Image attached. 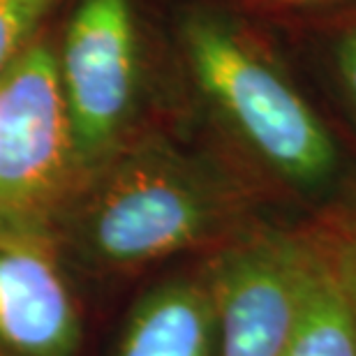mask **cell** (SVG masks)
<instances>
[{
  "label": "cell",
  "instance_id": "cell-9",
  "mask_svg": "<svg viewBox=\"0 0 356 356\" xmlns=\"http://www.w3.org/2000/svg\"><path fill=\"white\" fill-rule=\"evenodd\" d=\"M58 0H0V74L31 44V35Z\"/></svg>",
  "mask_w": 356,
  "mask_h": 356
},
{
  "label": "cell",
  "instance_id": "cell-1",
  "mask_svg": "<svg viewBox=\"0 0 356 356\" xmlns=\"http://www.w3.org/2000/svg\"><path fill=\"white\" fill-rule=\"evenodd\" d=\"M183 47L204 97L284 183L319 190L338 172V144L305 97L243 31L213 12L183 21Z\"/></svg>",
  "mask_w": 356,
  "mask_h": 356
},
{
  "label": "cell",
  "instance_id": "cell-5",
  "mask_svg": "<svg viewBox=\"0 0 356 356\" xmlns=\"http://www.w3.org/2000/svg\"><path fill=\"white\" fill-rule=\"evenodd\" d=\"M74 158L58 56L31 42L0 74V211L54 195Z\"/></svg>",
  "mask_w": 356,
  "mask_h": 356
},
{
  "label": "cell",
  "instance_id": "cell-7",
  "mask_svg": "<svg viewBox=\"0 0 356 356\" xmlns=\"http://www.w3.org/2000/svg\"><path fill=\"white\" fill-rule=\"evenodd\" d=\"M218 336L216 298L206 280H172L132 310L118 356H213Z\"/></svg>",
  "mask_w": 356,
  "mask_h": 356
},
{
  "label": "cell",
  "instance_id": "cell-11",
  "mask_svg": "<svg viewBox=\"0 0 356 356\" xmlns=\"http://www.w3.org/2000/svg\"><path fill=\"white\" fill-rule=\"evenodd\" d=\"M336 65L340 86L345 90V99L350 104L352 118L356 120V28H350L340 38L336 49Z\"/></svg>",
  "mask_w": 356,
  "mask_h": 356
},
{
  "label": "cell",
  "instance_id": "cell-6",
  "mask_svg": "<svg viewBox=\"0 0 356 356\" xmlns=\"http://www.w3.org/2000/svg\"><path fill=\"white\" fill-rule=\"evenodd\" d=\"M79 317L58 264L35 238H0V347L14 356H72Z\"/></svg>",
  "mask_w": 356,
  "mask_h": 356
},
{
  "label": "cell",
  "instance_id": "cell-4",
  "mask_svg": "<svg viewBox=\"0 0 356 356\" xmlns=\"http://www.w3.org/2000/svg\"><path fill=\"white\" fill-rule=\"evenodd\" d=\"M74 158L109 151L132 109L139 76L137 28L130 0H79L58 54Z\"/></svg>",
  "mask_w": 356,
  "mask_h": 356
},
{
  "label": "cell",
  "instance_id": "cell-8",
  "mask_svg": "<svg viewBox=\"0 0 356 356\" xmlns=\"http://www.w3.org/2000/svg\"><path fill=\"white\" fill-rule=\"evenodd\" d=\"M282 356H356V301L324 227V250Z\"/></svg>",
  "mask_w": 356,
  "mask_h": 356
},
{
  "label": "cell",
  "instance_id": "cell-3",
  "mask_svg": "<svg viewBox=\"0 0 356 356\" xmlns=\"http://www.w3.org/2000/svg\"><path fill=\"white\" fill-rule=\"evenodd\" d=\"M322 250L324 229H261L220 254L209 275L218 356H282Z\"/></svg>",
  "mask_w": 356,
  "mask_h": 356
},
{
  "label": "cell",
  "instance_id": "cell-2",
  "mask_svg": "<svg viewBox=\"0 0 356 356\" xmlns=\"http://www.w3.org/2000/svg\"><path fill=\"white\" fill-rule=\"evenodd\" d=\"M222 181L172 148H144L99 183L81 234L104 264L139 266L211 238L232 218Z\"/></svg>",
  "mask_w": 356,
  "mask_h": 356
},
{
  "label": "cell",
  "instance_id": "cell-12",
  "mask_svg": "<svg viewBox=\"0 0 356 356\" xmlns=\"http://www.w3.org/2000/svg\"><path fill=\"white\" fill-rule=\"evenodd\" d=\"M287 5H329V3H345V0H277Z\"/></svg>",
  "mask_w": 356,
  "mask_h": 356
},
{
  "label": "cell",
  "instance_id": "cell-10",
  "mask_svg": "<svg viewBox=\"0 0 356 356\" xmlns=\"http://www.w3.org/2000/svg\"><path fill=\"white\" fill-rule=\"evenodd\" d=\"M333 259L356 301V209L338 227H326Z\"/></svg>",
  "mask_w": 356,
  "mask_h": 356
}]
</instances>
